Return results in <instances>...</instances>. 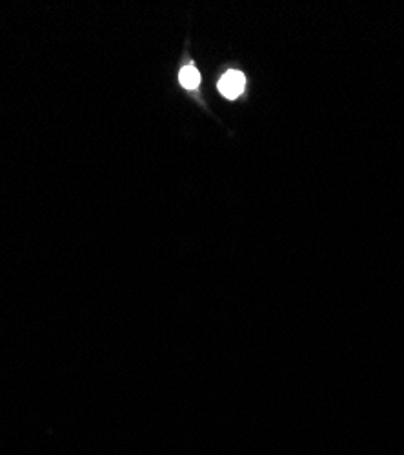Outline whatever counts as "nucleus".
Listing matches in <instances>:
<instances>
[{
    "label": "nucleus",
    "instance_id": "1",
    "mask_svg": "<svg viewBox=\"0 0 404 455\" xmlns=\"http://www.w3.org/2000/svg\"><path fill=\"white\" fill-rule=\"evenodd\" d=\"M246 88V77L244 73L232 69L228 73H225L223 77L218 81V92L223 93V97L226 99H237Z\"/></svg>",
    "mask_w": 404,
    "mask_h": 455
},
{
    "label": "nucleus",
    "instance_id": "2",
    "mask_svg": "<svg viewBox=\"0 0 404 455\" xmlns=\"http://www.w3.org/2000/svg\"><path fill=\"white\" fill-rule=\"evenodd\" d=\"M178 81H180L182 88H186V90H197L199 84H201V73H199V69H197L195 66L188 64V66H185V68L180 69Z\"/></svg>",
    "mask_w": 404,
    "mask_h": 455
}]
</instances>
